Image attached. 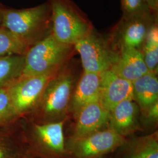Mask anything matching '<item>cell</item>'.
I'll list each match as a JSON object with an SVG mask.
<instances>
[{
  "label": "cell",
  "mask_w": 158,
  "mask_h": 158,
  "mask_svg": "<svg viewBox=\"0 0 158 158\" xmlns=\"http://www.w3.org/2000/svg\"><path fill=\"white\" fill-rule=\"evenodd\" d=\"M1 25L33 46L52 33L50 7L48 2L23 9L0 7Z\"/></svg>",
  "instance_id": "cell-1"
},
{
  "label": "cell",
  "mask_w": 158,
  "mask_h": 158,
  "mask_svg": "<svg viewBox=\"0 0 158 158\" xmlns=\"http://www.w3.org/2000/svg\"><path fill=\"white\" fill-rule=\"evenodd\" d=\"M52 34L60 42L74 45L95 29L89 17L72 0H48Z\"/></svg>",
  "instance_id": "cell-2"
},
{
  "label": "cell",
  "mask_w": 158,
  "mask_h": 158,
  "mask_svg": "<svg viewBox=\"0 0 158 158\" xmlns=\"http://www.w3.org/2000/svg\"><path fill=\"white\" fill-rule=\"evenodd\" d=\"M74 51V45L60 42L51 33L27 51L22 76L56 72L64 66Z\"/></svg>",
  "instance_id": "cell-3"
},
{
  "label": "cell",
  "mask_w": 158,
  "mask_h": 158,
  "mask_svg": "<svg viewBox=\"0 0 158 158\" xmlns=\"http://www.w3.org/2000/svg\"><path fill=\"white\" fill-rule=\"evenodd\" d=\"M73 77L63 67L49 81L33 111L23 118L33 115L38 124L54 123L62 115L70 98Z\"/></svg>",
  "instance_id": "cell-4"
},
{
  "label": "cell",
  "mask_w": 158,
  "mask_h": 158,
  "mask_svg": "<svg viewBox=\"0 0 158 158\" xmlns=\"http://www.w3.org/2000/svg\"><path fill=\"white\" fill-rule=\"evenodd\" d=\"M74 48L80 55L84 72H87L101 74L111 70L118 55L107 37L95 29L76 44Z\"/></svg>",
  "instance_id": "cell-5"
},
{
  "label": "cell",
  "mask_w": 158,
  "mask_h": 158,
  "mask_svg": "<svg viewBox=\"0 0 158 158\" xmlns=\"http://www.w3.org/2000/svg\"><path fill=\"white\" fill-rule=\"evenodd\" d=\"M158 21V13L151 12L135 17H121L109 32L108 39L113 49L118 53L124 48L141 51L149 30Z\"/></svg>",
  "instance_id": "cell-6"
},
{
  "label": "cell",
  "mask_w": 158,
  "mask_h": 158,
  "mask_svg": "<svg viewBox=\"0 0 158 158\" xmlns=\"http://www.w3.org/2000/svg\"><path fill=\"white\" fill-rule=\"evenodd\" d=\"M57 72L39 75L21 76L10 85L12 103L19 118L25 117L33 111L48 83Z\"/></svg>",
  "instance_id": "cell-7"
},
{
  "label": "cell",
  "mask_w": 158,
  "mask_h": 158,
  "mask_svg": "<svg viewBox=\"0 0 158 158\" xmlns=\"http://www.w3.org/2000/svg\"><path fill=\"white\" fill-rule=\"evenodd\" d=\"M27 144L48 154H57L64 151L63 122L38 124L20 118Z\"/></svg>",
  "instance_id": "cell-8"
},
{
  "label": "cell",
  "mask_w": 158,
  "mask_h": 158,
  "mask_svg": "<svg viewBox=\"0 0 158 158\" xmlns=\"http://www.w3.org/2000/svg\"><path fill=\"white\" fill-rule=\"evenodd\" d=\"M123 142L122 135L110 128L77 139L75 151L80 158H91L109 152Z\"/></svg>",
  "instance_id": "cell-9"
},
{
  "label": "cell",
  "mask_w": 158,
  "mask_h": 158,
  "mask_svg": "<svg viewBox=\"0 0 158 158\" xmlns=\"http://www.w3.org/2000/svg\"><path fill=\"white\" fill-rule=\"evenodd\" d=\"M100 74L99 102L108 111H110L121 102L134 99L132 82L117 76L111 70Z\"/></svg>",
  "instance_id": "cell-10"
},
{
  "label": "cell",
  "mask_w": 158,
  "mask_h": 158,
  "mask_svg": "<svg viewBox=\"0 0 158 158\" xmlns=\"http://www.w3.org/2000/svg\"><path fill=\"white\" fill-rule=\"evenodd\" d=\"M28 151L20 118L0 125V158H19Z\"/></svg>",
  "instance_id": "cell-11"
},
{
  "label": "cell",
  "mask_w": 158,
  "mask_h": 158,
  "mask_svg": "<svg viewBox=\"0 0 158 158\" xmlns=\"http://www.w3.org/2000/svg\"><path fill=\"white\" fill-rule=\"evenodd\" d=\"M111 70L132 83L149 72L141 51L132 48H124L119 51L117 60Z\"/></svg>",
  "instance_id": "cell-12"
},
{
  "label": "cell",
  "mask_w": 158,
  "mask_h": 158,
  "mask_svg": "<svg viewBox=\"0 0 158 158\" xmlns=\"http://www.w3.org/2000/svg\"><path fill=\"white\" fill-rule=\"evenodd\" d=\"M76 126L77 139L96 132L109 123L110 111L99 101L91 102L81 108L77 113Z\"/></svg>",
  "instance_id": "cell-13"
},
{
  "label": "cell",
  "mask_w": 158,
  "mask_h": 158,
  "mask_svg": "<svg viewBox=\"0 0 158 158\" xmlns=\"http://www.w3.org/2000/svg\"><path fill=\"white\" fill-rule=\"evenodd\" d=\"M101 74L84 72L74 94L72 105L76 113L91 102L99 101Z\"/></svg>",
  "instance_id": "cell-14"
},
{
  "label": "cell",
  "mask_w": 158,
  "mask_h": 158,
  "mask_svg": "<svg viewBox=\"0 0 158 158\" xmlns=\"http://www.w3.org/2000/svg\"><path fill=\"white\" fill-rule=\"evenodd\" d=\"M137 113L138 108L132 100L119 102L110 111V128L122 135L134 125Z\"/></svg>",
  "instance_id": "cell-15"
},
{
  "label": "cell",
  "mask_w": 158,
  "mask_h": 158,
  "mask_svg": "<svg viewBox=\"0 0 158 158\" xmlns=\"http://www.w3.org/2000/svg\"><path fill=\"white\" fill-rule=\"evenodd\" d=\"M134 98L139 106L147 109L158 102V80L156 73L148 72L132 82Z\"/></svg>",
  "instance_id": "cell-16"
},
{
  "label": "cell",
  "mask_w": 158,
  "mask_h": 158,
  "mask_svg": "<svg viewBox=\"0 0 158 158\" xmlns=\"http://www.w3.org/2000/svg\"><path fill=\"white\" fill-rule=\"evenodd\" d=\"M25 55L0 57V88L11 85L23 73Z\"/></svg>",
  "instance_id": "cell-17"
},
{
  "label": "cell",
  "mask_w": 158,
  "mask_h": 158,
  "mask_svg": "<svg viewBox=\"0 0 158 158\" xmlns=\"http://www.w3.org/2000/svg\"><path fill=\"white\" fill-rule=\"evenodd\" d=\"M31 47L26 40L0 25V57L25 55Z\"/></svg>",
  "instance_id": "cell-18"
},
{
  "label": "cell",
  "mask_w": 158,
  "mask_h": 158,
  "mask_svg": "<svg viewBox=\"0 0 158 158\" xmlns=\"http://www.w3.org/2000/svg\"><path fill=\"white\" fill-rule=\"evenodd\" d=\"M141 52L149 71L157 72L158 64V23L149 30L142 46Z\"/></svg>",
  "instance_id": "cell-19"
},
{
  "label": "cell",
  "mask_w": 158,
  "mask_h": 158,
  "mask_svg": "<svg viewBox=\"0 0 158 158\" xmlns=\"http://www.w3.org/2000/svg\"><path fill=\"white\" fill-rule=\"evenodd\" d=\"M10 85L0 88V125L18 119L12 103Z\"/></svg>",
  "instance_id": "cell-20"
},
{
  "label": "cell",
  "mask_w": 158,
  "mask_h": 158,
  "mask_svg": "<svg viewBox=\"0 0 158 158\" xmlns=\"http://www.w3.org/2000/svg\"><path fill=\"white\" fill-rule=\"evenodd\" d=\"M130 158H158V143L155 138L139 142L130 153Z\"/></svg>",
  "instance_id": "cell-21"
},
{
  "label": "cell",
  "mask_w": 158,
  "mask_h": 158,
  "mask_svg": "<svg viewBox=\"0 0 158 158\" xmlns=\"http://www.w3.org/2000/svg\"><path fill=\"white\" fill-rule=\"evenodd\" d=\"M120 1L121 4V10L123 11L121 17H135L153 12L150 10L146 0Z\"/></svg>",
  "instance_id": "cell-22"
},
{
  "label": "cell",
  "mask_w": 158,
  "mask_h": 158,
  "mask_svg": "<svg viewBox=\"0 0 158 158\" xmlns=\"http://www.w3.org/2000/svg\"><path fill=\"white\" fill-rule=\"evenodd\" d=\"M148 110V118L151 119V120L155 121L158 117V102L153 104Z\"/></svg>",
  "instance_id": "cell-23"
},
{
  "label": "cell",
  "mask_w": 158,
  "mask_h": 158,
  "mask_svg": "<svg viewBox=\"0 0 158 158\" xmlns=\"http://www.w3.org/2000/svg\"><path fill=\"white\" fill-rule=\"evenodd\" d=\"M150 10L155 13H158V0H146Z\"/></svg>",
  "instance_id": "cell-24"
},
{
  "label": "cell",
  "mask_w": 158,
  "mask_h": 158,
  "mask_svg": "<svg viewBox=\"0 0 158 158\" xmlns=\"http://www.w3.org/2000/svg\"><path fill=\"white\" fill-rule=\"evenodd\" d=\"M19 158H32V155L31 152V151H29L26 154H25L24 155H23Z\"/></svg>",
  "instance_id": "cell-25"
},
{
  "label": "cell",
  "mask_w": 158,
  "mask_h": 158,
  "mask_svg": "<svg viewBox=\"0 0 158 158\" xmlns=\"http://www.w3.org/2000/svg\"><path fill=\"white\" fill-rule=\"evenodd\" d=\"M1 20H2V16H1V10H0V25L1 24Z\"/></svg>",
  "instance_id": "cell-26"
}]
</instances>
